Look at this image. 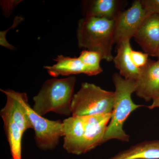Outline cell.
Wrapping results in <instances>:
<instances>
[{
	"mask_svg": "<svg viewBox=\"0 0 159 159\" xmlns=\"http://www.w3.org/2000/svg\"><path fill=\"white\" fill-rule=\"evenodd\" d=\"M134 38L144 52L156 57L159 48V15H148Z\"/></svg>",
	"mask_w": 159,
	"mask_h": 159,
	"instance_id": "obj_10",
	"label": "cell"
},
{
	"mask_svg": "<svg viewBox=\"0 0 159 159\" xmlns=\"http://www.w3.org/2000/svg\"><path fill=\"white\" fill-rule=\"evenodd\" d=\"M156 57H157L158 60L159 61V48H158V50L157 52V54H156Z\"/></svg>",
	"mask_w": 159,
	"mask_h": 159,
	"instance_id": "obj_21",
	"label": "cell"
},
{
	"mask_svg": "<svg viewBox=\"0 0 159 159\" xmlns=\"http://www.w3.org/2000/svg\"><path fill=\"white\" fill-rule=\"evenodd\" d=\"M147 16L141 0L134 1L129 9L119 12L114 19L115 43L134 37Z\"/></svg>",
	"mask_w": 159,
	"mask_h": 159,
	"instance_id": "obj_6",
	"label": "cell"
},
{
	"mask_svg": "<svg viewBox=\"0 0 159 159\" xmlns=\"http://www.w3.org/2000/svg\"><path fill=\"white\" fill-rule=\"evenodd\" d=\"M111 114L83 116L85 127L84 154L104 143V136L110 121Z\"/></svg>",
	"mask_w": 159,
	"mask_h": 159,
	"instance_id": "obj_9",
	"label": "cell"
},
{
	"mask_svg": "<svg viewBox=\"0 0 159 159\" xmlns=\"http://www.w3.org/2000/svg\"><path fill=\"white\" fill-rule=\"evenodd\" d=\"M63 124V148L69 153L84 154L85 132L83 116H71L62 121Z\"/></svg>",
	"mask_w": 159,
	"mask_h": 159,
	"instance_id": "obj_8",
	"label": "cell"
},
{
	"mask_svg": "<svg viewBox=\"0 0 159 159\" xmlns=\"http://www.w3.org/2000/svg\"><path fill=\"white\" fill-rule=\"evenodd\" d=\"M115 97V92L105 90L94 84L83 83L72 99V116L111 113Z\"/></svg>",
	"mask_w": 159,
	"mask_h": 159,
	"instance_id": "obj_4",
	"label": "cell"
},
{
	"mask_svg": "<svg viewBox=\"0 0 159 159\" xmlns=\"http://www.w3.org/2000/svg\"><path fill=\"white\" fill-rule=\"evenodd\" d=\"M114 23V20L105 18L84 17L80 20L77 31L79 48L98 52L108 62L113 60Z\"/></svg>",
	"mask_w": 159,
	"mask_h": 159,
	"instance_id": "obj_3",
	"label": "cell"
},
{
	"mask_svg": "<svg viewBox=\"0 0 159 159\" xmlns=\"http://www.w3.org/2000/svg\"><path fill=\"white\" fill-rule=\"evenodd\" d=\"M130 40L123 41L117 44L116 55L113 61L121 76L126 79L136 80L141 73V69L134 65L131 58L130 52L132 48Z\"/></svg>",
	"mask_w": 159,
	"mask_h": 159,
	"instance_id": "obj_11",
	"label": "cell"
},
{
	"mask_svg": "<svg viewBox=\"0 0 159 159\" xmlns=\"http://www.w3.org/2000/svg\"><path fill=\"white\" fill-rule=\"evenodd\" d=\"M141 2L147 15H159V0H141Z\"/></svg>",
	"mask_w": 159,
	"mask_h": 159,
	"instance_id": "obj_18",
	"label": "cell"
},
{
	"mask_svg": "<svg viewBox=\"0 0 159 159\" xmlns=\"http://www.w3.org/2000/svg\"><path fill=\"white\" fill-rule=\"evenodd\" d=\"M136 81L135 93L139 98L148 102L159 97V61L149 59Z\"/></svg>",
	"mask_w": 159,
	"mask_h": 159,
	"instance_id": "obj_7",
	"label": "cell"
},
{
	"mask_svg": "<svg viewBox=\"0 0 159 159\" xmlns=\"http://www.w3.org/2000/svg\"><path fill=\"white\" fill-rule=\"evenodd\" d=\"M147 107L149 109L152 110L156 108H159V97L152 100L151 105L148 106Z\"/></svg>",
	"mask_w": 159,
	"mask_h": 159,
	"instance_id": "obj_20",
	"label": "cell"
},
{
	"mask_svg": "<svg viewBox=\"0 0 159 159\" xmlns=\"http://www.w3.org/2000/svg\"><path fill=\"white\" fill-rule=\"evenodd\" d=\"M109 159H159V139L138 143Z\"/></svg>",
	"mask_w": 159,
	"mask_h": 159,
	"instance_id": "obj_14",
	"label": "cell"
},
{
	"mask_svg": "<svg viewBox=\"0 0 159 159\" xmlns=\"http://www.w3.org/2000/svg\"><path fill=\"white\" fill-rule=\"evenodd\" d=\"M120 1L117 0H93L84 2V17L105 18L114 20L121 10Z\"/></svg>",
	"mask_w": 159,
	"mask_h": 159,
	"instance_id": "obj_12",
	"label": "cell"
},
{
	"mask_svg": "<svg viewBox=\"0 0 159 159\" xmlns=\"http://www.w3.org/2000/svg\"><path fill=\"white\" fill-rule=\"evenodd\" d=\"M78 57L85 67L86 71V75L95 76L102 72L100 64L102 58L98 52L84 50L80 52Z\"/></svg>",
	"mask_w": 159,
	"mask_h": 159,
	"instance_id": "obj_16",
	"label": "cell"
},
{
	"mask_svg": "<svg viewBox=\"0 0 159 159\" xmlns=\"http://www.w3.org/2000/svg\"><path fill=\"white\" fill-rule=\"evenodd\" d=\"M54 60L56 61L55 64L44 67L52 77L86 74L85 67L78 57H72L59 55H57Z\"/></svg>",
	"mask_w": 159,
	"mask_h": 159,
	"instance_id": "obj_13",
	"label": "cell"
},
{
	"mask_svg": "<svg viewBox=\"0 0 159 159\" xmlns=\"http://www.w3.org/2000/svg\"><path fill=\"white\" fill-rule=\"evenodd\" d=\"M115 87L113 108L104 138V142L111 139L129 142L130 136L123 129L124 122L133 111L143 106L134 103L131 98L136 90V81L126 79L119 74L112 76Z\"/></svg>",
	"mask_w": 159,
	"mask_h": 159,
	"instance_id": "obj_1",
	"label": "cell"
},
{
	"mask_svg": "<svg viewBox=\"0 0 159 159\" xmlns=\"http://www.w3.org/2000/svg\"><path fill=\"white\" fill-rule=\"evenodd\" d=\"M148 56L145 52L134 51L133 49L130 52L131 58L134 65L139 69L143 68L148 63Z\"/></svg>",
	"mask_w": 159,
	"mask_h": 159,
	"instance_id": "obj_17",
	"label": "cell"
},
{
	"mask_svg": "<svg viewBox=\"0 0 159 159\" xmlns=\"http://www.w3.org/2000/svg\"><path fill=\"white\" fill-rule=\"evenodd\" d=\"M76 82L75 76L46 80L33 98V109L42 116L50 112L64 116H72L71 102Z\"/></svg>",
	"mask_w": 159,
	"mask_h": 159,
	"instance_id": "obj_2",
	"label": "cell"
},
{
	"mask_svg": "<svg viewBox=\"0 0 159 159\" xmlns=\"http://www.w3.org/2000/svg\"><path fill=\"white\" fill-rule=\"evenodd\" d=\"M22 103L34 132V139L38 148L43 151L55 149L63 137V124L60 120L46 119L35 112L29 103L26 93H23Z\"/></svg>",
	"mask_w": 159,
	"mask_h": 159,
	"instance_id": "obj_5",
	"label": "cell"
},
{
	"mask_svg": "<svg viewBox=\"0 0 159 159\" xmlns=\"http://www.w3.org/2000/svg\"><path fill=\"white\" fill-rule=\"evenodd\" d=\"M10 147L11 159H22V139L24 133L20 127L8 117L1 116Z\"/></svg>",
	"mask_w": 159,
	"mask_h": 159,
	"instance_id": "obj_15",
	"label": "cell"
},
{
	"mask_svg": "<svg viewBox=\"0 0 159 159\" xmlns=\"http://www.w3.org/2000/svg\"><path fill=\"white\" fill-rule=\"evenodd\" d=\"M19 2V1H5V2L2 1V2H1V5L6 16L9 15L11 13L12 9Z\"/></svg>",
	"mask_w": 159,
	"mask_h": 159,
	"instance_id": "obj_19",
	"label": "cell"
}]
</instances>
